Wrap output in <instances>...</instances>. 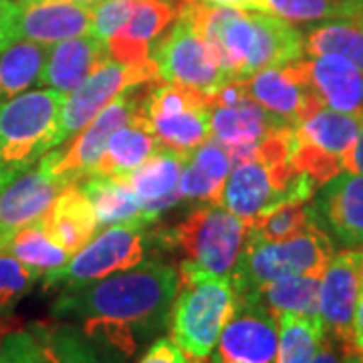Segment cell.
I'll return each instance as SVG.
<instances>
[{"mask_svg": "<svg viewBox=\"0 0 363 363\" xmlns=\"http://www.w3.org/2000/svg\"><path fill=\"white\" fill-rule=\"evenodd\" d=\"M4 250L9 255H13L16 260H21L26 269L37 272L39 281L40 277H45L47 272L65 267L69 259H71V255L59 247L49 236L43 218L26 224L25 228H21L9 240V245H6Z\"/></svg>", "mask_w": 363, "mask_h": 363, "instance_id": "32", "label": "cell"}, {"mask_svg": "<svg viewBox=\"0 0 363 363\" xmlns=\"http://www.w3.org/2000/svg\"><path fill=\"white\" fill-rule=\"evenodd\" d=\"M362 117L333 109H319L291 128L289 166L305 174L319 188L345 172V157L355 143Z\"/></svg>", "mask_w": 363, "mask_h": 363, "instance_id": "8", "label": "cell"}, {"mask_svg": "<svg viewBox=\"0 0 363 363\" xmlns=\"http://www.w3.org/2000/svg\"><path fill=\"white\" fill-rule=\"evenodd\" d=\"M39 283V274L26 269L6 250L0 252V335L13 331L11 319L18 303Z\"/></svg>", "mask_w": 363, "mask_h": 363, "instance_id": "36", "label": "cell"}, {"mask_svg": "<svg viewBox=\"0 0 363 363\" xmlns=\"http://www.w3.org/2000/svg\"><path fill=\"white\" fill-rule=\"evenodd\" d=\"M160 81L154 61L140 67H130L116 59H107L77 89L67 93L57 130V145L75 138L87 123H91L97 113L111 104L119 93L135 85L156 83Z\"/></svg>", "mask_w": 363, "mask_h": 363, "instance_id": "12", "label": "cell"}, {"mask_svg": "<svg viewBox=\"0 0 363 363\" xmlns=\"http://www.w3.org/2000/svg\"><path fill=\"white\" fill-rule=\"evenodd\" d=\"M109 59V51L104 40L91 35H79L49 45L39 83L59 93H71L89 77L99 65Z\"/></svg>", "mask_w": 363, "mask_h": 363, "instance_id": "22", "label": "cell"}, {"mask_svg": "<svg viewBox=\"0 0 363 363\" xmlns=\"http://www.w3.org/2000/svg\"><path fill=\"white\" fill-rule=\"evenodd\" d=\"M319 281L321 277L311 274L283 277L236 298L259 303L274 319H279L285 313L319 317Z\"/></svg>", "mask_w": 363, "mask_h": 363, "instance_id": "29", "label": "cell"}, {"mask_svg": "<svg viewBox=\"0 0 363 363\" xmlns=\"http://www.w3.org/2000/svg\"><path fill=\"white\" fill-rule=\"evenodd\" d=\"M333 255L335 248L331 236L317 224L281 242H259L247 238L230 274L234 293L236 297L248 295L260 285L283 277H321Z\"/></svg>", "mask_w": 363, "mask_h": 363, "instance_id": "5", "label": "cell"}, {"mask_svg": "<svg viewBox=\"0 0 363 363\" xmlns=\"http://www.w3.org/2000/svg\"><path fill=\"white\" fill-rule=\"evenodd\" d=\"M47 47L18 40L0 52V105L39 83Z\"/></svg>", "mask_w": 363, "mask_h": 363, "instance_id": "31", "label": "cell"}, {"mask_svg": "<svg viewBox=\"0 0 363 363\" xmlns=\"http://www.w3.org/2000/svg\"><path fill=\"white\" fill-rule=\"evenodd\" d=\"M91 2H95V0H91Z\"/></svg>", "mask_w": 363, "mask_h": 363, "instance_id": "52", "label": "cell"}, {"mask_svg": "<svg viewBox=\"0 0 363 363\" xmlns=\"http://www.w3.org/2000/svg\"><path fill=\"white\" fill-rule=\"evenodd\" d=\"M160 150L162 143L157 142L150 121L145 119L140 107V111L109 138L105 152L91 174L128 178L131 172H135L147 157L154 156Z\"/></svg>", "mask_w": 363, "mask_h": 363, "instance_id": "26", "label": "cell"}, {"mask_svg": "<svg viewBox=\"0 0 363 363\" xmlns=\"http://www.w3.org/2000/svg\"><path fill=\"white\" fill-rule=\"evenodd\" d=\"M204 363H214V362H212V357H210V362H204Z\"/></svg>", "mask_w": 363, "mask_h": 363, "instance_id": "51", "label": "cell"}, {"mask_svg": "<svg viewBox=\"0 0 363 363\" xmlns=\"http://www.w3.org/2000/svg\"><path fill=\"white\" fill-rule=\"evenodd\" d=\"M150 85L152 83L135 85V87H130L123 93H119L111 104L97 113V117L91 123H87L81 130L77 138L67 140L69 142L67 147H59V150L52 147L51 152H47L40 157L45 168L49 169L55 178H59L65 184H71V182L91 174L105 152L109 138L140 111L143 95Z\"/></svg>", "mask_w": 363, "mask_h": 363, "instance_id": "11", "label": "cell"}, {"mask_svg": "<svg viewBox=\"0 0 363 363\" xmlns=\"http://www.w3.org/2000/svg\"><path fill=\"white\" fill-rule=\"evenodd\" d=\"M178 271L162 260H143L91 285L61 291L51 317L77 325L99 347L133 357L169 325Z\"/></svg>", "mask_w": 363, "mask_h": 363, "instance_id": "1", "label": "cell"}, {"mask_svg": "<svg viewBox=\"0 0 363 363\" xmlns=\"http://www.w3.org/2000/svg\"><path fill=\"white\" fill-rule=\"evenodd\" d=\"M247 224L220 204H198L174 228L154 233L160 248L178 250L184 262L218 277H230L247 245Z\"/></svg>", "mask_w": 363, "mask_h": 363, "instance_id": "4", "label": "cell"}, {"mask_svg": "<svg viewBox=\"0 0 363 363\" xmlns=\"http://www.w3.org/2000/svg\"><path fill=\"white\" fill-rule=\"evenodd\" d=\"M289 65L319 95L323 107L351 116H363V73L347 59L339 55L309 59L301 57Z\"/></svg>", "mask_w": 363, "mask_h": 363, "instance_id": "18", "label": "cell"}, {"mask_svg": "<svg viewBox=\"0 0 363 363\" xmlns=\"http://www.w3.org/2000/svg\"><path fill=\"white\" fill-rule=\"evenodd\" d=\"M341 363H363V357L362 355H357V353H343Z\"/></svg>", "mask_w": 363, "mask_h": 363, "instance_id": "47", "label": "cell"}, {"mask_svg": "<svg viewBox=\"0 0 363 363\" xmlns=\"http://www.w3.org/2000/svg\"><path fill=\"white\" fill-rule=\"evenodd\" d=\"M242 83L255 104L289 125H297L323 109L319 95L298 77L291 65L264 69L242 79Z\"/></svg>", "mask_w": 363, "mask_h": 363, "instance_id": "17", "label": "cell"}, {"mask_svg": "<svg viewBox=\"0 0 363 363\" xmlns=\"http://www.w3.org/2000/svg\"><path fill=\"white\" fill-rule=\"evenodd\" d=\"M145 228L147 226L142 222L107 226L104 233L95 234L77 255H73L65 267L40 277L45 291H71L138 267L145 260L152 242V234Z\"/></svg>", "mask_w": 363, "mask_h": 363, "instance_id": "6", "label": "cell"}, {"mask_svg": "<svg viewBox=\"0 0 363 363\" xmlns=\"http://www.w3.org/2000/svg\"><path fill=\"white\" fill-rule=\"evenodd\" d=\"M16 18H18V2L0 0V52L16 43Z\"/></svg>", "mask_w": 363, "mask_h": 363, "instance_id": "41", "label": "cell"}, {"mask_svg": "<svg viewBox=\"0 0 363 363\" xmlns=\"http://www.w3.org/2000/svg\"><path fill=\"white\" fill-rule=\"evenodd\" d=\"M228 152L220 142L206 140L184 157L180 176L182 202L220 204L224 182L230 172Z\"/></svg>", "mask_w": 363, "mask_h": 363, "instance_id": "25", "label": "cell"}, {"mask_svg": "<svg viewBox=\"0 0 363 363\" xmlns=\"http://www.w3.org/2000/svg\"><path fill=\"white\" fill-rule=\"evenodd\" d=\"M140 363H192L180 347L172 341L169 337H157L147 351L143 353V357Z\"/></svg>", "mask_w": 363, "mask_h": 363, "instance_id": "40", "label": "cell"}, {"mask_svg": "<svg viewBox=\"0 0 363 363\" xmlns=\"http://www.w3.org/2000/svg\"><path fill=\"white\" fill-rule=\"evenodd\" d=\"M351 2H353V13L350 21L363 26V0H351Z\"/></svg>", "mask_w": 363, "mask_h": 363, "instance_id": "46", "label": "cell"}, {"mask_svg": "<svg viewBox=\"0 0 363 363\" xmlns=\"http://www.w3.org/2000/svg\"><path fill=\"white\" fill-rule=\"evenodd\" d=\"M65 186L40 160L21 172L0 188V233L11 240L26 224L40 220Z\"/></svg>", "mask_w": 363, "mask_h": 363, "instance_id": "16", "label": "cell"}, {"mask_svg": "<svg viewBox=\"0 0 363 363\" xmlns=\"http://www.w3.org/2000/svg\"><path fill=\"white\" fill-rule=\"evenodd\" d=\"M236 305L230 277H218L180 262L169 311V339L192 363L210 362Z\"/></svg>", "mask_w": 363, "mask_h": 363, "instance_id": "2", "label": "cell"}, {"mask_svg": "<svg viewBox=\"0 0 363 363\" xmlns=\"http://www.w3.org/2000/svg\"><path fill=\"white\" fill-rule=\"evenodd\" d=\"M150 59L154 61L160 81L164 83L212 93L228 81L218 55L180 11L168 30L154 40Z\"/></svg>", "mask_w": 363, "mask_h": 363, "instance_id": "10", "label": "cell"}, {"mask_svg": "<svg viewBox=\"0 0 363 363\" xmlns=\"http://www.w3.org/2000/svg\"><path fill=\"white\" fill-rule=\"evenodd\" d=\"M16 43L28 40L43 47L89 35L91 4L71 0H16Z\"/></svg>", "mask_w": 363, "mask_h": 363, "instance_id": "19", "label": "cell"}, {"mask_svg": "<svg viewBox=\"0 0 363 363\" xmlns=\"http://www.w3.org/2000/svg\"><path fill=\"white\" fill-rule=\"evenodd\" d=\"M313 210L307 202H285L267 210L259 218L247 224L248 240L259 242H281L293 238L313 226Z\"/></svg>", "mask_w": 363, "mask_h": 363, "instance_id": "35", "label": "cell"}, {"mask_svg": "<svg viewBox=\"0 0 363 363\" xmlns=\"http://www.w3.org/2000/svg\"><path fill=\"white\" fill-rule=\"evenodd\" d=\"M363 283V248L335 252L319 281V317L325 335L345 353L355 298Z\"/></svg>", "mask_w": 363, "mask_h": 363, "instance_id": "13", "label": "cell"}, {"mask_svg": "<svg viewBox=\"0 0 363 363\" xmlns=\"http://www.w3.org/2000/svg\"><path fill=\"white\" fill-rule=\"evenodd\" d=\"M142 113L162 147L182 157L210 140V104L202 91L164 81L152 83L143 95Z\"/></svg>", "mask_w": 363, "mask_h": 363, "instance_id": "9", "label": "cell"}, {"mask_svg": "<svg viewBox=\"0 0 363 363\" xmlns=\"http://www.w3.org/2000/svg\"><path fill=\"white\" fill-rule=\"evenodd\" d=\"M317 186L305 174H298L289 162H245L233 166L224 182L220 206L248 224L267 210L285 202H307Z\"/></svg>", "mask_w": 363, "mask_h": 363, "instance_id": "7", "label": "cell"}, {"mask_svg": "<svg viewBox=\"0 0 363 363\" xmlns=\"http://www.w3.org/2000/svg\"><path fill=\"white\" fill-rule=\"evenodd\" d=\"M345 172H353V174H363V116L362 123H359V131L355 143L350 150V154L345 157Z\"/></svg>", "mask_w": 363, "mask_h": 363, "instance_id": "44", "label": "cell"}, {"mask_svg": "<svg viewBox=\"0 0 363 363\" xmlns=\"http://www.w3.org/2000/svg\"><path fill=\"white\" fill-rule=\"evenodd\" d=\"M216 363V362H214ZM220 363H247V362H220Z\"/></svg>", "mask_w": 363, "mask_h": 363, "instance_id": "50", "label": "cell"}, {"mask_svg": "<svg viewBox=\"0 0 363 363\" xmlns=\"http://www.w3.org/2000/svg\"><path fill=\"white\" fill-rule=\"evenodd\" d=\"M283 128H289V123L262 109L250 97L234 107L210 109V133L226 150L255 145Z\"/></svg>", "mask_w": 363, "mask_h": 363, "instance_id": "27", "label": "cell"}, {"mask_svg": "<svg viewBox=\"0 0 363 363\" xmlns=\"http://www.w3.org/2000/svg\"><path fill=\"white\" fill-rule=\"evenodd\" d=\"M277 327L279 339L274 363H311L325 339L321 317L285 313L277 319Z\"/></svg>", "mask_w": 363, "mask_h": 363, "instance_id": "33", "label": "cell"}, {"mask_svg": "<svg viewBox=\"0 0 363 363\" xmlns=\"http://www.w3.org/2000/svg\"><path fill=\"white\" fill-rule=\"evenodd\" d=\"M214 6H230L238 11H252V13H272L271 0H204Z\"/></svg>", "mask_w": 363, "mask_h": 363, "instance_id": "43", "label": "cell"}, {"mask_svg": "<svg viewBox=\"0 0 363 363\" xmlns=\"http://www.w3.org/2000/svg\"><path fill=\"white\" fill-rule=\"evenodd\" d=\"M339 345H335L331 339L325 335L323 343L319 345V350L315 353V357L311 359V363H341V353H339Z\"/></svg>", "mask_w": 363, "mask_h": 363, "instance_id": "45", "label": "cell"}, {"mask_svg": "<svg viewBox=\"0 0 363 363\" xmlns=\"http://www.w3.org/2000/svg\"><path fill=\"white\" fill-rule=\"evenodd\" d=\"M345 353H357L363 357V283L359 286V293L355 298V307H353V319H351V333L350 345Z\"/></svg>", "mask_w": 363, "mask_h": 363, "instance_id": "42", "label": "cell"}, {"mask_svg": "<svg viewBox=\"0 0 363 363\" xmlns=\"http://www.w3.org/2000/svg\"><path fill=\"white\" fill-rule=\"evenodd\" d=\"M0 363H40V351L28 329L0 335Z\"/></svg>", "mask_w": 363, "mask_h": 363, "instance_id": "39", "label": "cell"}, {"mask_svg": "<svg viewBox=\"0 0 363 363\" xmlns=\"http://www.w3.org/2000/svg\"><path fill=\"white\" fill-rule=\"evenodd\" d=\"M305 52L309 57L339 55L363 73V26L350 18L315 26L305 35Z\"/></svg>", "mask_w": 363, "mask_h": 363, "instance_id": "34", "label": "cell"}, {"mask_svg": "<svg viewBox=\"0 0 363 363\" xmlns=\"http://www.w3.org/2000/svg\"><path fill=\"white\" fill-rule=\"evenodd\" d=\"M63 101V93L39 89L0 105V188L57 147Z\"/></svg>", "mask_w": 363, "mask_h": 363, "instance_id": "3", "label": "cell"}, {"mask_svg": "<svg viewBox=\"0 0 363 363\" xmlns=\"http://www.w3.org/2000/svg\"><path fill=\"white\" fill-rule=\"evenodd\" d=\"M305 55V37L289 21L272 13H252V45L247 79L259 71L285 67Z\"/></svg>", "mask_w": 363, "mask_h": 363, "instance_id": "23", "label": "cell"}, {"mask_svg": "<svg viewBox=\"0 0 363 363\" xmlns=\"http://www.w3.org/2000/svg\"><path fill=\"white\" fill-rule=\"evenodd\" d=\"M182 164L184 157L162 147L125 178L140 202L143 224H154L168 210L182 204Z\"/></svg>", "mask_w": 363, "mask_h": 363, "instance_id": "20", "label": "cell"}, {"mask_svg": "<svg viewBox=\"0 0 363 363\" xmlns=\"http://www.w3.org/2000/svg\"><path fill=\"white\" fill-rule=\"evenodd\" d=\"M142 0H95L91 2L89 35L95 39L107 40L130 21L131 13Z\"/></svg>", "mask_w": 363, "mask_h": 363, "instance_id": "38", "label": "cell"}, {"mask_svg": "<svg viewBox=\"0 0 363 363\" xmlns=\"http://www.w3.org/2000/svg\"><path fill=\"white\" fill-rule=\"evenodd\" d=\"M40 351V363H111L77 325L69 321H39L28 327Z\"/></svg>", "mask_w": 363, "mask_h": 363, "instance_id": "28", "label": "cell"}, {"mask_svg": "<svg viewBox=\"0 0 363 363\" xmlns=\"http://www.w3.org/2000/svg\"><path fill=\"white\" fill-rule=\"evenodd\" d=\"M178 14L176 0H142L130 21L107 40L109 57L130 67L150 63L154 40L168 28Z\"/></svg>", "mask_w": 363, "mask_h": 363, "instance_id": "21", "label": "cell"}, {"mask_svg": "<svg viewBox=\"0 0 363 363\" xmlns=\"http://www.w3.org/2000/svg\"><path fill=\"white\" fill-rule=\"evenodd\" d=\"M313 220L347 248H363V174L339 172L317 188Z\"/></svg>", "mask_w": 363, "mask_h": 363, "instance_id": "14", "label": "cell"}, {"mask_svg": "<svg viewBox=\"0 0 363 363\" xmlns=\"http://www.w3.org/2000/svg\"><path fill=\"white\" fill-rule=\"evenodd\" d=\"M75 182L83 190V194L89 198L99 226H111V224H121V222H142L143 224L140 202L125 178L87 174Z\"/></svg>", "mask_w": 363, "mask_h": 363, "instance_id": "30", "label": "cell"}, {"mask_svg": "<svg viewBox=\"0 0 363 363\" xmlns=\"http://www.w3.org/2000/svg\"><path fill=\"white\" fill-rule=\"evenodd\" d=\"M43 222L49 236L71 257L77 255L99 230L95 210L77 182L67 184L59 192Z\"/></svg>", "mask_w": 363, "mask_h": 363, "instance_id": "24", "label": "cell"}, {"mask_svg": "<svg viewBox=\"0 0 363 363\" xmlns=\"http://www.w3.org/2000/svg\"><path fill=\"white\" fill-rule=\"evenodd\" d=\"M71 2H87V4H91V0H71Z\"/></svg>", "mask_w": 363, "mask_h": 363, "instance_id": "49", "label": "cell"}, {"mask_svg": "<svg viewBox=\"0 0 363 363\" xmlns=\"http://www.w3.org/2000/svg\"><path fill=\"white\" fill-rule=\"evenodd\" d=\"M279 327L264 307L236 298L234 311L224 325L212 362L274 363Z\"/></svg>", "mask_w": 363, "mask_h": 363, "instance_id": "15", "label": "cell"}, {"mask_svg": "<svg viewBox=\"0 0 363 363\" xmlns=\"http://www.w3.org/2000/svg\"><path fill=\"white\" fill-rule=\"evenodd\" d=\"M6 245H9V238H6L4 234L0 233V252H2L4 248H6Z\"/></svg>", "mask_w": 363, "mask_h": 363, "instance_id": "48", "label": "cell"}, {"mask_svg": "<svg viewBox=\"0 0 363 363\" xmlns=\"http://www.w3.org/2000/svg\"><path fill=\"white\" fill-rule=\"evenodd\" d=\"M272 14L289 23H313L351 18V0H271Z\"/></svg>", "mask_w": 363, "mask_h": 363, "instance_id": "37", "label": "cell"}]
</instances>
